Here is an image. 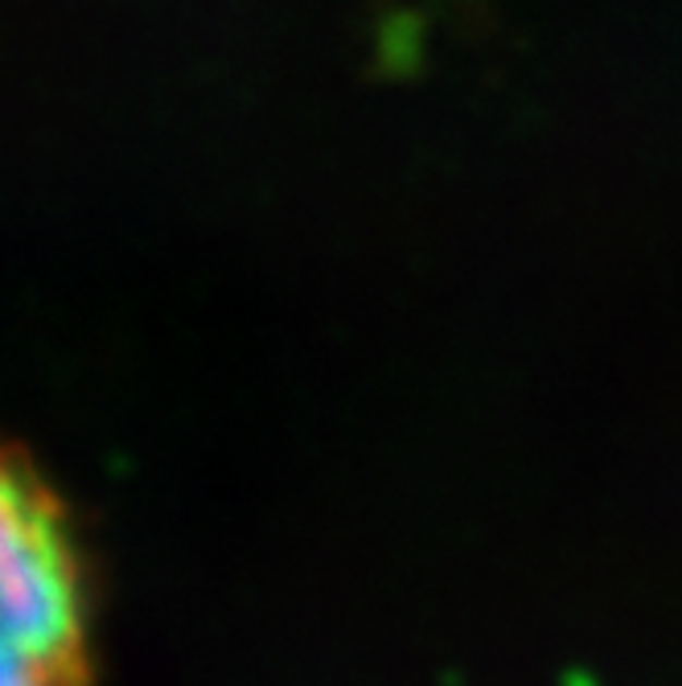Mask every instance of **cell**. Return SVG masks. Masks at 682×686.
Returning a JSON list of instances; mask_svg holds the SVG:
<instances>
[{"mask_svg": "<svg viewBox=\"0 0 682 686\" xmlns=\"http://www.w3.org/2000/svg\"><path fill=\"white\" fill-rule=\"evenodd\" d=\"M4 686H90V597L58 490L4 457Z\"/></svg>", "mask_w": 682, "mask_h": 686, "instance_id": "6da1fadb", "label": "cell"}]
</instances>
